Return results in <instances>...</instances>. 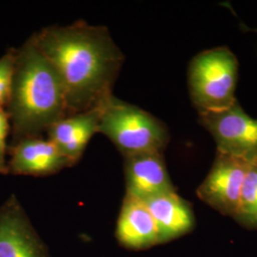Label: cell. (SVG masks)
<instances>
[{
    "label": "cell",
    "instance_id": "8992f818",
    "mask_svg": "<svg viewBox=\"0 0 257 257\" xmlns=\"http://www.w3.org/2000/svg\"><path fill=\"white\" fill-rule=\"evenodd\" d=\"M249 165L243 159L216 153L209 174L196 190L197 196L213 210L233 218Z\"/></svg>",
    "mask_w": 257,
    "mask_h": 257
},
{
    "label": "cell",
    "instance_id": "7a4b0ae2",
    "mask_svg": "<svg viewBox=\"0 0 257 257\" xmlns=\"http://www.w3.org/2000/svg\"><path fill=\"white\" fill-rule=\"evenodd\" d=\"M7 111L13 144L40 138L68 116L65 91L55 66L37 46L34 36L18 50L12 93Z\"/></svg>",
    "mask_w": 257,
    "mask_h": 257
},
{
    "label": "cell",
    "instance_id": "ba28073f",
    "mask_svg": "<svg viewBox=\"0 0 257 257\" xmlns=\"http://www.w3.org/2000/svg\"><path fill=\"white\" fill-rule=\"evenodd\" d=\"M8 154L11 175L45 176L73 166L51 140L41 138L19 140L8 149Z\"/></svg>",
    "mask_w": 257,
    "mask_h": 257
},
{
    "label": "cell",
    "instance_id": "7c38bea8",
    "mask_svg": "<svg viewBox=\"0 0 257 257\" xmlns=\"http://www.w3.org/2000/svg\"><path fill=\"white\" fill-rule=\"evenodd\" d=\"M156 222L158 243L178 238L193 230L194 215L190 203L175 191L143 200Z\"/></svg>",
    "mask_w": 257,
    "mask_h": 257
},
{
    "label": "cell",
    "instance_id": "3957f363",
    "mask_svg": "<svg viewBox=\"0 0 257 257\" xmlns=\"http://www.w3.org/2000/svg\"><path fill=\"white\" fill-rule=\"evenodd\" d=\"M98 134L109 138L124 157L163 153L170 141L168 128L162 121L113 95L103 105Z\"/></svg>",
    "mask_w": 257,
    "mask_h": 257
},
{
    "label": "cell",
    "instance_id": "5b68a950",
    "mask_svg": "<svg viewBox=\"0 0 257 257\" xmlns=\"http://www.w3.org/2000/svg\"><path fill=\"white\" fill-rule=\"evenodd\" d=\"M198 122L216 144V153L257 161V119L248 115L238 101L229 109L198 113Z\"/></svg>",
    "mask_w": 257,
    "mask_h": 257
},
{
    "label": "cell",
    "instance_id": "4fadbf2b",
    "mask_svg": "<svg viewBox=\"0 0 257 257\" xmlns=\"http://www.w3.org/2000/svg\"><path fill=\"white\" fill-rule=\"evenodd\" d=\"M233 219L243 227L257 229V161L248 167Z\"/></svg>",
    "mask_w": 257,
    "mask_h": 257
},
{
    "label": "cell",
    "instance_id": "9a60e30c",
    "mask_svg": "<svg viewBox=\"0 0 257 257\" xmlns=\"http://www.w3.org/2000/svg\"><path fill=\"white\" fill-rule=\"evenodd\" d=\"M11 131V120L9 113L6 109L0 108V174L7 175V160L6 156L8 153L7 138Z\"/></svg>",
    "mask_w": 257,
    "mask_h": 257
},
{
    "label": "cell",
    "instance_id": "2e32d148",
    "mask_svg": "<svg viewBox=\"0 0 257 257\" xmlns=\"http://www.w3.org/2000/svg\"><path fill=\"white\" fill-rule=\"evenodd\" d=\"M255 32H257V31H255Z\"/></svg>",
    "mask_w": 257,
    "mask_h": 257
},
{
    "label": "cell",
    "instance_id": "6da1fadb",
    "mask_svg": "<svg viewBox=\"0 0 257 257\" xmlns=\"http://www.w3.org/2000/svg\"><path fill=\"white\" fill-rule=\"evenodd\" d=\"M33 36L61 78L68 116L94 109L112 95L124 55L106 28L78 21Z\"/></svg>",
    "mask_w": 257,
    "mask_h": 257
},
{
    "label": "cell",
    "instance_id": "9c48e42d",
    "mask_svg": "<svg viewBox=\"0 0 257 257\" xmlns=\"http://www.w3.org/2000/svg\"><path fill=\"white\" fill-rule=\"evenodd\" d=\"M124 158L126 194L146 200L161 193L175 191L163 153H142Z\"/></svg>",
    "mask_w": 257,
    "mask_h": 257
},
{
    "label": "cell",
    "instance_id": "277c9868",
    "mask_svg": "<svg viewBox=\"0 0 257 257\" xmlns=\"http://www.w3.org/2000/svg\"><path fill=\"white\" fill-rule=\"evenodd\" d=\"M239 63L227 47L201 52L192 59L188 69L190 97L198 113L229 109L235 97Z\"/></svg>",
    "mask_w": 257,
    "mask_h": 257
},
{
    "label": "cell",
    "instance_id": "52a82bcc",
    "mask_svg": "<svg viewBox=\"0 0 257 257\" xmlns=\"http://www.w3.org/2000/svg\"><path fill=\"white\" fill-rule=\"evenodd\" d=\"M0 257H49L46 245L14 194L0 206Z\"/></svg>",
    "mask_w": 257,
    "mask_h": 257
},
{
    "label": "cell",
    "instance_id": "5bb4252c",
    "mask_svg": "<svg viewBox=\"0 0 257 257\" xmlns=\"http://www.w3.org/2000/svg\"><path fill=\"white\" fill-rule=\"evenodd\" d=\"M18 50L10 49L0 57V108H7L9 104L15 75Z\"/></svg>",
    "mask_w": 257,
    "mask_h": 257
},
{
    "label": "cell",
    "instance_id": "30bf717a",
    "mask_svg": "<svg viewBox=\"0 0 257 257\" xmlns=\"http://www.w3.org/2000/svg\"><path fill=\"white\" fill-rule=\"evenodd\" d=\"M103 105L59 120L48 128V137L65 157L76 164L93 135L98 134Z\"/></svg>",
    "mask_w": 257,
    "mask_h": 257
},
{
    "label": "cell",
    "instance_id": "8fae6325",
    "mask_svg": "<svg viewBox=\"0 0 257 257\" xmlns=\"http://www.w3.org/2000/svg\"><path fill=\"white\" fill-rule=\"evenodd\" d=\"M115 235L121 246L134 250L159 244L156 222L143 200L125 194Z\"/></svg>",
    "mask_w": 257,
    "mask_h": 257
}]
</instances>
